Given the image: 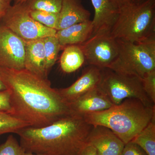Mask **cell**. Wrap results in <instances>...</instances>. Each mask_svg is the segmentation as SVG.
Listing matches in <instances>:
<instances>
[{
  "label": "cell",
  "mask_w": 155,
  "mask_h": 155,
  "mask_svg": "<svg viewBox=\"0 0 155 155\" xmlns=\"http://www.w3.org/2000/svg\"><path fill=\"white\" fill-rule=\"evenodd\" d=\"M0 79L10 94L12 116L29 127H41L72 114L69 105L48 79L25 69L0 67Z\"/></svg>",
  "instance_id": "6da1fadb"
},
{
  "label": "cell",
  "mask_w": 155,
  "mask_h": 155,
  "mask_svg": "<svg viewBox=\"0 0 155 155\" xmlns=\"http://www.w3.org/2000/svg\"><path fill=\"white\" fill-rule=\"evenodd\" d=\"M83 117L71 114L49 125L17 131L25 152L39 155H79L92 129Z\"/></svg>",
  "instance_id": "7a4b0ae2"
},
{
  "label": "cell",
  "mask_w": 155,
  "mask_h": 155,
  "mask_svg": "<svg viewBox=\"0 0 155 155\" xmlns=\"http://www.w3.org/2000/svg\"><path fill=\"white\" fill-rule=\"evenodd\" d=\"M83 117L90 125L110 129L125 145L155 117V106L147 107L140 100L127 98L119 104L104 110L85 114Z\"/></svg>",
  "instance_id": "3957f363"
},
{
  "label": "cell",
  "mask_w": 155,
  "mask_h": 155,
  "mask_svg": "<svg viewBox=\"0 0 155 155\" xmlns=\"http://www.w3.org/2000/svg\"><path fill=\"white\" fill-rule=\"evenodd\" d=\"M110 34L116 39L132 43L155 36V0L131 2L120 8Z\"/></svg>",
  "instance_id": "277c9868"
},
{
  "label": "cell",
  "mask_w": 155,
  "mask_h": 155,
  "mask_svg": "<svg viewBox=\"0 0 155 155\" xmlns=\"http://www.w3.org/2000/svg\"><path fill=\"white\" fill-rule=\"evenodd\" d=\"M118 40L119 52L109 69L142 79L155 70V36L138 43Z\"/></svg>",
  "instance_id": "5b68a950"
},
{
  "label": "cell",
  "mask_w": 155,
  "mask_h": 155,
  "mask_svg": "<svg viewBox=\"0 0 155 155\" xmlns=\"http://www.w3.org/2000/svg\"><path fill=\"white\" fill-rule=\"evenodd\" d=\"M99 87L114 105L127 98L140 100L147 107L155 106L143 89L141 78L118 73L109 69H101V79Z\"/></svg>",
  "instance_id": "8992f818"
},
{
  "label": "cell",
  "mask_w": 155,
  "mask_h": 155,
  "mask_svg": "<svg viewBox=\"0 0 155 155\" xmlns=\"http://www.w3.org/2000/svg\"><path fill=\"white\" fill-rule=\"evenodd\" d=\"M29 11L25 3L14 4L3 17L1 24L25 41L56 35L57 30L37 22L31 16Z\"/></svg>",
  "instance_id": "52a82bcc"
},
{
  "label": "cell",
  "mask_w": 155,
  "mask_h": 155,
  "mask_svg": "<svg viewBox=\"0 0 155 155\" xmlns=\"http://www.w3.org/2000/svg\"><path fill=\"white\" fill-rule=\"evenodd\" d=\"M79 45L85 62L101 69L109 68L119 52L118 40L111 35L110 31L95 34Z\"/></svg>",
  "instance_id": "ba28073f"
},
{
  "label": "cell",
  "mask_w": 155,
  "mask_h": 155,
  "mask_svg": "<svg viewBox=\"0 0 155 155\" xmlns=\"http://www.w3.org/2000/svg\"><path fill=\"white\" fill-rule=\"evenodd\" d=\"M25 57L24 41L0 24V67L25 69Z\"/></svg>",
  "instance_id": "9c48e42d"
},
{
  "label": "cell",
  "mask_w": 155,
  "mask_h": 155,
  "mask_svg": "<svg viewBox=\"0 0 155 155\" xmlns=\"http://www.w3.org/2000/svg\"><path fill=\"white\" fill-rule=\"evenodd\" d=\"M101 79V69L89 65L81 76L72 85L66 88L58 89L59 94L68 104L99 85Z\"/></svg>",
  "instance_id": "30bf717a"
},
{
  "label": "cell",
  "mask_w": 155,
  "mask_h": 155,
  "mask_svg": "<svg viewBox=\"0 0 155 155\" xmlns=\"http://www.w3.org/2000/svg\"><path fill=\"white\" fill-rule=\"evenodd\" d=\"M87 143L94 147L100 155H121L125 145L110 129L100 125L93 127Z\"/></svg>",
  "instance_id": "8fae6325"
},
{
  "label": "cell",
  "mask_w": 155,
  "mask_h": 155,
  "mask_svg": "<svg viewBox=\"0 0 155 155\" xmlns=\"http://www.w3.org/2000/svg\"><path fill=\"white\" fill-rule=\"evenodd\" d=\"M69 105L72 114L82 116L89 113L104 110L114 105L99 87Z\"/></svg>",
  "instance_id": "7c38bea8"
},
{
  "label": "cell",
  "mask_w": 155,
  "mask_h": 155,
  "mask_svg": "<svg viewBox=\"0 0 155 155\" xmlns=\"http://www.w3.org/2000/svg\"><path fill=\"white\" fill-rule=\"evenodd\" d=\"M91 2L94 10L92 20V35L99 32L110 31L118 17L119 9L111 0H91Z\"/></svg>",
  "instance_id": "4fadbf2b"
},
{
  "label": "cell",
  "mask_w": 155,
  "mask_h": 155,
  "mask_svg": "<svg viewBox=\"0 0 155 155\" xmlns=\"http://www.w3.org/2000/svg\"><path fill=\"white\" fill-rule=\"evenodd\" d=\"M24 41L25 69L42 78L48 79L43 38Z\"/></svg>",
  "instance_id": "5bb4252c"
},
{
  "label": "cell",
  "mask_w": 155,
  "mask_h": 155,
  "mask_svg": "<svg viewBox=\"0 0 155 155\" xmlns=\"http://www.w3.org/2000/svg\"><path fill=\"white\" fill-rule=\"evenodd\" d=\"M90 17V12L84 8L81 0H63L56 30L89 21Z\"/></svg>",
  "instance_id": "9a60e30c"
},
{
  "label": "cell",
  "mask_w": 155,
  "mask_h": 155,
  "mask_svg": "<svg viewBox=\"0 0 155 155\" xmlns=\"http://www.w3.org/2000/svg\"><path fill=\"white\" fill-rule=\"evenodd\" d=\"M93 33L92 20L81 22L61 30L56 36L62 48L70 45H80L90 38Z\"/></svg>",
  "instance_id": "2e32d148"
},
{
  "label": "cell",
  "mask_w": 155,
  "mask_h": 155,
  "mask_svg": "<svg viewBox=\"0 0 155 155\" xmlns=\"http://www.w3.org/2000/svg\"><path fill=\"white\" fill-rule=\"evenodd\" d=\"M64 49L60 59L61 69L65 73L75 72L85 62L83 51L79 45L67 46Z\"/></svg>",
  "instance_id": "e0dca14e"
},
{
  "label": "cell",
  "mask_w": 155,
  "mask_h": 155,
  "mask_svg": "<svg viewBox=\"0 0 155 155\" xmlns=\"http://www.w3.org/2000/svg\"><path fill=\"white\" fill-rule=\"evenodd\" d=\"M130 142L140 147L147 155H155V117Z\"/></svg>",
  "instance_id": "ac0fdd59"
},
{
  "label": "cell",
  "mask_w": 155,
  "mask_h": 155,
  "mask_svg": "<svg viewBox=\"0 0 155 155\" xmlns=\"http://www.w3.org/2000/svg\"><path fill=\"white\" fill-rule=\"evenodd\" d=\"M45 56V69L48 75L50 69L55 64L60 50L62 47L55 35L43 38Z\"/></svg>",
  "instance_id": "d6986e66"
},
{
  "label": "cell",
  "mask_w": 155,
  "mask_h": 155,
  "mask_svg": "<svg viewBox=\"0 0 155 155\" xmlns=\"http://www.w3.org/2000/svg\"><path fill=\"white\" fill-rule=\"evenodd\" d=\"M29 127L26 122L15 118L5 112H0V135L17 133L24 127Z\"/></svg>",
  "instance_id": "ffe728a7"
},
{
  "label": "cell",
  "mask_w": 155,
  "mask_h": 155,
  "mask_svg": "<svg viewBox=\"0 0 155 155\" xmlns=\"http://www.w3.org/2000/svg\"><path fill=\"white\" fill-rule=\"evenodd\" d=\"M29 13L31 16L37 22L48 28L56 30L59 21V13H52L45 11L30 10Z\"/></svg>",
  "instance_id": "44dd1931"
},
{
  "label": "cell",
  "mask_w": 155,
  "mask_h": 155,
  "mask_svg": "<svg viewBox=\"0 0 155 155\" xmlns=\"http://www.w3.org/2000/svg\"><path fill=\"white\" fill-rule=\"evenodd\" d=\"M63 0H28L25 2L30 10H39L59 13Z\"/></svg>",
  "instance_id": "7402d4cb"
},
{
  "label": "cell",
  "mask_w": 155,
  "mask_h": 155,
  "mask_svg": "<svg viewBox=\"0 0 155 155\" xmlns=\"http://www.w3.org/2000/svg\"><path fill=\"white\" fill-rule=\"evenodd\" d=\"M25 153L13 135H9L5 142L0 144V155H24Z\"/></svg>",
  "instance_id": "603a6c76"
},
{
  "label": "cell",
  "mask_w": 155,
  "mask_h": 155,
  "mask_svg": "<svg viewBox=\"0 0 155 155\" xmlns=\"http://www.w3.org/2000/svg\"><path fill=\"white\" fill-rule=\"evenodd\" d=\"M142 80L145 92L155 104V70L147 73Z\"/></svg>",
  "instance_id": "cb8c5ba5"
},
{
  "label": "cell",
  "mask_w": 155,
  "mask_h": 155,
  "mask_svg": "<svg viewBox=\"0 0 155 155\" xmlns=\"http://www.w3.org/2000/svg\"><path fill=\"white\" fill-rule=\"evenodd\" d=\"M10 94L7 90L0 91V112L10 114L11 111Z\"/></svg>",
  "instance_id": "d4e9b609"
},
{
  "label": "cell",
  "mask_w": 155,
  "mask_h": 155,
  "mask_svg": "<svg viewBox=\"0 0 155 155\" xmlns=\"http://www.w3.org/2000/svg\"><path fill=\"white\" fill-rule=\"evenodd\" d=\"M121 155H147L137 145L130 142L125 145Z\"/></svg>",
  "instance_id": "484cf974"
},
{
  "label": "cell",
  "mask_w": 155,
  "mask_h": 155,
  "mask_svg": "<svg viewBox=\"0 0 155 155\" xmlns=\"http://www.w3.org/2000/svg\"><path fill=\"white\" fill-rule=\"evenodd\" d=\"M11 0H0V22L11 5Z\"/></svg>",
  "instance_id": "4316f807"
},
{
  "label": "cell",
  "mask_w": 155,
  "mask_h": 155,
  "mask_svg": "<svg viewBox=\"0 0 155 155\" xmlns=\"http://www.w3.org/2000/svg\"><path fill=\"white\" fill-rule=\"evenodd\" d=\"M79 155H100L97 150L91 145L87 143L81 151Z\"/></svg>",
  "instance_id": "83f0119b"
},
{
  "label": "cell",
  "mask_w": 155,
  "mask_h": 155,
  "mask_svg": "<svg viewBox=\"0 0 155 155\" xmlns=\"http://www.w3.org/2000/svg\"><path fill=\"white\" fill-rule=\"evenodd\" d=\"M111 1L119 9L129 3L132 2L131 0H111Z\"/></svg>",
  "instance_id": "f1b7e54d"
},
{
  "label": "cell",
  "mask_w": 155,
  "mask_h": 155,
  "mask_svg": "<svg viewBox=\"0 0 155 155\" xmlns=\"http://www.w3.org/2000/svg\"><path fill=\"white\" fill-rule=\"evenodd\" d=\"M11 2H14V4H18L26 2L28 0H11Z\"/></svg>",
  "instance_id": "f546056e"
},
{
  "label": "cell",
  "mask_w": 155,
  "mask_h": 155,
  "mask_svg": "<svg viewBox=\"0 0 155 155\" xmlns=\"http://www.w3.org/2000/svg\"><path fill=\"white\" fill-rule=\"evenodd\" d=\"M5 90H6L5 86L2 81L0 79V91H1Z\"/></svg>",
  "instance_id": "4dcf8cb0"
},
{
  "label": "cell",
  "mask_w": 155,
  "mask_h": 155,
  "mask_svg": "<svg viewBox=\"0 0 155 155\" xmlns=\"http://www.w3.org/2000/svg\"><path fill=\"white\" fill-rule=\"evenodd\" d=\"M131 2L133 3H138L144 2L146 0H131Z\"/></svg>",
  "instance_id": "1f68e13d"
},
{
  "label": "cell",
  "mask_w": 155,
  "mask_h": 155,
  "mask_svg": "<svg viewBox=\"0 0 155 155\" xmlns=\"http://www.w3.org/2000/svg\"><path fill=\"white\" fill-rule=\"evenodd\" d=\"M24 155H39L36 154L32 153L25 152Z\"/></svg>",
  "instance_id": "d6a6232c"
}]
</instances>
